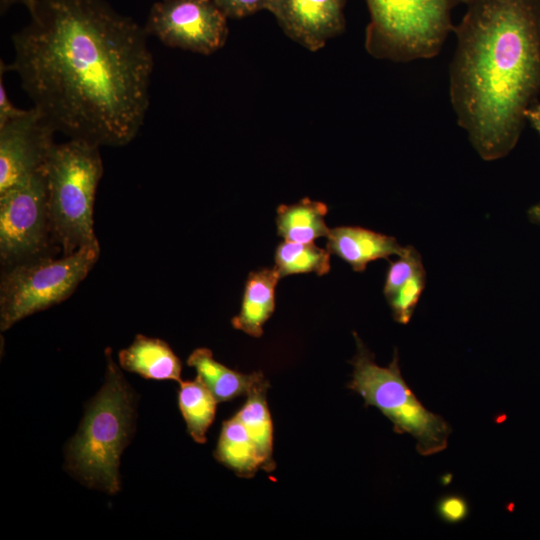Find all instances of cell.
Listing matches in <instances>:
<instances>
[{
    "label": "cell",
    "instance_id": "3",
    "mask_svg": "<svg viewBox=\"0 0 540 540\" xmlns=\"http://www.w3.org/2000/svg\"><path fill=\"white\" fill-rule=\"evenodd\" d=\"M105 354V382L68 443L66 467L86 486L113 494L120 488V456L133 432L135 399L111 349Z\"/></svg>",
    "mask_w": 540,
    "mask_h": 540
},
{
    "label": "cell",
    "instance_id": "26",
    "mask_svg": "<svg viewBox=\"0 0 540 540\" xmlns=\"http://www.w3.org/2000/svg\"><path fill=\"white\" fill-rule=\"evenodd\" d=\"M525 118L540 135V103H534L529 107L525 113Z\"/></svg>",
    "mask_w": 540,
    "mask_h": 540
},
{
    "label": "cell",
    "instance_id": "7",
    "mask_svg": "<svg viewBox=\"0 0 540 540\" xmlns=\"http://www.w3.org/2000/svg\"><path fill=\"white\" fill-rule=\"evenodd\" d=\"M99 255L97 240L60 258L48 255L4 268L0 283L1 330L71 296Z\"/></svg>",
    "mask_w": 540,
    "mask_h": 540
},
{
    "label": "cell",
    "instance_id": "4",
    "mask_svg": "<svg viewBox=\"0 0 540 540\" xmlns=\"http://www.w3.org/2000/svg\"><path fill=\"white\" fill-rule=\"evenodd\" d=\"M100 147L69 139L55 144L46 164L52 236L62 255L97 241L94 201L103 175Z\"/></svg>",
    "mask_w": 540,
    "mask_h": 540
},
{
    "label": "cell",
    "instance_id": "14",
    "mask_svg": "<svg viewBox=\"0 0 540 540\" xmlns=\"http://www.w3.org/2000/svg\"><path fill=\"white\" fill-rule=\"evenodd\" d=\"M279 279L281 277L274 267L249 273L240 311L232 319L235 329L253 337L262 336L263 325L275 309V290Z\"/></svg>",
    "mask_w": 540,
    "mask_h": 540
},
{
    "label": "cell",
    "instance_id": "18",
    "mask_svg": "<svg viewBox=\"0 0 540 540\" xmlns=\"http://www.w3.org/2000/svg\"><path fill=\"white\" fill-rule=\"evenodd\" d=\"M214 456L240 477L250 478L261 469L255 444L235 415L223 422Z\"/></svg>",
    "mask_w": 540,
    "mask_h": 540
},
{
    "label": "cell",
    "instance_id": "8",
    "mask_svg": "<svg viewBox=\"0 0 540 540\" xmlns=\"http://www.w3.org/2000/svg\"><path fill=\"white\" fill-rule=\"evenodd\" d=\"M51 229L44 168L0 193V258L4 268L51 255ZM53 255V254H52Z\"/></svg>",
    "mask_w": 540,
    "mask_h": 540
},
{
    "label": "cell",
    "instance_id": "27",
    "mask_svg": "<svg viewBox=\"0 0 540 540\" xmlns=\"http://www.w3.org/2000/svg\"><path fill=\"white\" fill-rule=\"evenodd\" d=\"M35 0H0V10L5 13L11 6L16 4L23 5L27 10L32 6Z\"/></svg>",
    "mask_w": 540,
    "mask_h": 540
},
{
    "label": "cell",
    "instance_id": "28",
    "mask_svg": "<svg viewBox=\"0 0 540 540\" xmlns=\"http://www.w3.org/2000/svg\"><path fill=\"white\" fill-rule=\"evenodd\" d=\"M528 216L532 222L540 224V203L532 206L528 210Z\"/></svg>",
    "mask_w": 540,
    "mask_h": 540
},
{
    "label": "cell",
    "instance_id": "10",
    "mask_svg": "<svg viewBox=\"0 0 540 540\" xmlns=\"http://www.w3.org/2000/svg\"><path fill=\"white\" fill-rule=\"evenodd\" d=\"M55 133L35 107L0 126V193L44 168Z\"/></svg>",
    "mask_w": 540,
    "mask_h": 540
},
{
    "label": "cell",
    "instance_id": "9",
    "mask_svg": "<svg viewBox=\"0 0 540 540\" xmlns=\"http://www.w3.org/2000/svg\"><path fill=\"white\" fill-rule=\"evenodd\" d=\"M227 18L214 0H159L144 28L166 46L209 55L226 42Z\"/></svg>",
    "mask_w": 540,
    "mask_h": 540
},
{
    "label": "cell",
    "instance_id": "12",
    "mask_svg": "<svg viewBox=\"0 0 540 540\" xmlns=\"http://www.w3.org/2000/svg\"><path fill=\"white\" fill-rule=\"evenodd\" d=\"M326 248L357 272L364 271L374 260L387 259L392 255L401 256L407 249L394 237L359 226L330 229Z\"/></svg>",
    "mask_w": 540,
    "mask_h": 540
},
{
    "label": "cell",
    "instance_id": "23",
    "mask_svg": "<svg viewBox=\"0 0 540 540\" xmlns=\"http://www.w3.org/2000/svg\"><path fill=\"white\" fill-rule=\"evenodd\" d=\"M436 510L443 521L451 524L464 521L469 514L466 499L456 494H449L440 498Z\"/></svg>",
    "mask_w": 540,
    "mask_h": 540
},
{
    "label": "cell",
    "instance_id": "15",
    "mask_svg": "<svg viewBox=\"0 0 540 540\" xmlns=\"http://www.w3.org/2000/svg\"><path fill=\"white\" fill-rule=\"evenodd\" d=\"M187 364L197 372V377L209 389L217 402L231 401L247 395L265 379L261 371L243 374L216 361L208 348L195 349L187 359Z\"/></svg>",
    "mask_w": 540,
    "mask_h": 540
},
{
    "label": "cell",
    "instance_id": "20",
    "mask_svg": "<svg viewBox=\"0 0 540 540\" xmlns=\"http://www.w3.org/2000/svg\"><path fill=\"white\" fill-rule=\"evenodd\" d=\"M331 253L314 242L299 243L284 240L275 251L274 268L281 278L293 274L325 275L330 270Z\"/></svg>",
    "mask_w": 540,
    "mask_h": 540
},
{
    "label": "cell",
    "instance_id": "11",
    "mask_svg": "<svg viewBox=\"0 0 540 540\" xmlns=\"http://www.w3.org/2000/svg\"><path fill=\"white\" fill-rule=\"evenodd\" d=\"M346 0H273L270 12L288 37L318 51L345 29Z\"/></svg>",
    "mask_w": 540,
    "mask_h": 540
},
{
    "label": "cell",
    "instance_id": "1",
    "mask_svg": "<svg viewBox=\"0 0 540 540\" xmlns=\"http://www.w3.org/2000/svg\"><path fill=\"white\" fill-rule=\"evenodd\" d=\"M4 63L56 132L99 147L132 142L150 104L148 34L104 0H35Z\"/></svg>",
    "mask_w": 540,
    "mask_h": 540
},
{
    "label": "cell",
    "instance_id": "16",
    "mask_svg": "<svg viewBox=\"0 0 540 540\" xmlns=\"http://www.w3.org/2000/svg\"><path fill=\"white\" fill-rule=\"evenodd\" d=\"M328 212L326 204L303 198L300 201L277 208V233L286 241L311 243L329 234L325 222Z\"/></svg>",
    "mask_w": 540,
    "mask_h": 540
},
{
    "label": "cell",
    "instance_id": "19",
    "mask_svg": "<svg viewBox=\"0 0 540 540\" xmlns=\"http://www.w3.org/2000/svg\"><path fill=\"white\" fill-rule=\"evenodd\" d=\"M217 401L204 383L194 380L180 381L178 405L187 431L197 443L206 442V433L213 423Z\"/></svg>",
    "mask_w": 540,
    "mask_h": 540
},
{
    "label": "cell",
    "instance_id": "17",
    "mask_svg": "<svg viewBox=\"0 0 540 540\" xmlns=\"http://www.w3.org/2000/svg\"><path fill=\"white\" fill-rule=\"evenodd\" d=\"M269 383L266 379L257 384L248 394L247 400L235 416L241 421L255 444L261 461V469L272 472L275 469L273 459V425L266 400Z\"/></svg>",
    "mask_w": 540,
    "mask_h": 540
},
{
    "label": "cell",
    "instance_id": "24",
    "mask_svg": "<svg viewBox=\"0 0 540 540\" xmlns=\"http://www.w3.org/2000/svg\"><path fill=\"white\" fill-rule=\"evenodd\" d=\"M230 18H242L260 10H270L273 0H214Z\"/></svg>",
    "mask_w": 540,
    "mask_h": 540
},
{
    "label": "cell",
    "instance_id": "22",
    "mask_svg": "<svg viewBox=\"0 0 540 540\" xmlns=\"http://www.w3.org/2000/svg\"><path fill=\"white\" fill-rule=\"evenodd\" d=\"M421 271H424V266L419 252L414 247L407 246L405 253L389 264L383 288L385 297H389L404 282Z\"/></svg>",
    "mask_w": 540,
    "mask_h": 540
},
{
    "label": "cell",
    "instance_id": "25",
    "mask_svg": "<svg viewBox=\"0 0 540 540\" xmlns=\"http://www.w3.org/2000/svg\"><path fill=\"white\" fill-rule=\"evenodd\" d=\"M4 69L0 66V126L21 116L25 110L15 107L7 96L3 83Z\"/></svg>",
    "mask_w": 540,
    "mask_h": 540
},
{
    "label": "cell",
    "instance_id": "6",
    "mask_svg": "<svg viewBox=\"0 0 540 540\" xmlns=\"http://www.w3.org/2000/svg\"><path fill=\"white\" fill-rule=\"evenodd\" d=\"M465 0H366L365 48L377 59L409 62L440 53L453 31L452 10Z\"/></svg>",
    "mask_w": 540,
    "mask_h": 540
},
{
    "label": "cell",
    "instance_id": "2",
    "mask_svg": "<svg viewBox=\"0 0 540 540\" xmlns=\"http://www.w3.org/2000/svg\"><path fill=\"white\" fill-rule=\"evenodd\" d=\"M453 32L450 100L479 156L516 146L540 92V0H465Z\"/></svg>",
    "mask_w": 540,
    "mask_h": 540
},
{
    "label": "cell",
    "instance_id": "13",
    "mask_svg": "<svg viewBox=\"0 0 540 540\" xmlns=\"http://www.w3.org/2000/svg\"><path fill=\"white\" fill-rule=\"evenodd\" d=\"M120 366L147 379L181 381L180 359L163 340L137 335L118 353Z\"/></svg>",
    "mask_w": 540,
    "mask_h": 540
},
{
    "label": "cell",
    "instance_id": "21",
    "mask_svg": "<svg viewBox=\"0 0 540 540\" xmlns=\"http://www.w3.org/2000/svg\"><path fill=\"white\" fill-rule=\"evenodd\" d=\"M425 282L424 270L413 275L386 298L396 322L407 324L410 321L425 288Z\"/></svg>",
    "mask_w": 540,
    "mask_h": 540
},
{
    "label": "cell",
    "instance_id": "5",
    "mask_svg": "<svg viewBox=\"0 0 540 540\" xmlns=\"http://www.w3.org/2000/svg\"><path fill=\"white\" fill-rule=\"evenodd\" d=\"M356 354L348 388L361 396L365 406L380 410L393 424L398 434H409L416 440V449L422 456L445 450L451 434L450 425L429 411L405 382L397 350L388 366H379L374 354L354 332Z\"/></svg>",
    "mask_w": 540,
    "mask_h": 540
}]
</instances>
